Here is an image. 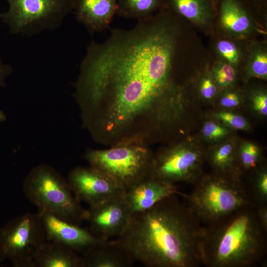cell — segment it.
Here are the masks:
<instances>
[{
    "label": "cell",
    "instance_id": "cell-1",
    "mask_svg": "<svg viewBox=\"0 0 267 267\" xmlns=\"http://www.w3.org/2000/svg\"><path fill=\"white\" fill-rule=\"evenodd\" d=\"M172 18L161 10L88 46L76 95L98 142L147 145L179 130L188 103L174 78L178 33Z\"/></svg>",
    "mask_w": 267,
    "mask_h": 267
},
{
    "label": "cell",
    "instance_id": "cell-2",
    "mask_svg": "<svg viewBox=\"0 0 267 267\" xmlns=\"http://www.w3.org/2000/svg\"><path fill=\"white\" fill-rule=\"evenodd\" d=\"M203 225L176 194L132 214L114 240L132 259L148 267L203 265Z\"/></svg>",
    "mask_w": 267,
    "mask_h": 267
},
{
    "label": "cell",
    "instance_id": "cell-3",
    "mask_svg": "<svg viewBox=\"0 0 267 267\" xmlns=\"http://www.w3.org/2000/svg\"><path fill=\"white\" fill-rule=\"evenodd\" d=\"M203 265L208 267H249L267 251V232L252 205L203 225Z\"/></svg>",
    "mask_w": 267,
    "mask_h": 267
},
{
    "label": "cell",
    "instance_id": "cell-4",
    "mask_svg": "<svg viewBox=\"0 0 267 267\" xmlns=\"http://www.w3.org/2000/svg\"><path fill=\"white\" fill-rule=\"evenodd\" d=\"M189 194L179 193L201 224L214 222L237 210L253 205L246 183L238 173L214 172L203 175Z\"/></svg>",
    "mask_w": 267,
    "mask_h": 267
},
{
    "label": "cell",
    "instance_id": "cell-5",
    "mask_svg": "<svg viewBox=\"0 0 267 267\" xmlns=\"http://www.w3.org/2000/svg\"><path fill=\"white\" fill-rule=\"evenodd\" d=\"M27 198L38 208L70 223L80 225L86 210L74 195L67 181L45 165L31 170L23 183Z\"/></svg>",
    "mask_w": 267,
    "mask_h": 267
},
{
    "label": "cell",
    "instance_id": "cell-6",
    "mask_svg": "<svg viewBox=\"0 0 267 267\" xmlns=\"http://www.w3.org/2000/svg\"><path fill=\"white\" fill-rule=\"evenodd\" d=\"M153 154L147 145L120 144L104 150H89L85 158L125 191L150 173Z\"/></svg>",
    "mask_w": 267,
    "mask_h": 267
},
{
    "label": "cell",
    "instance_id": "cell-7",
    "mask_svg": "<svg viewBox=\"0 0 267 267\" xmlns=\"http://www.w3.org/2000/svg\"><path fill=\"white\" fill-rule=\"evenodd\" d=\"M8 10L0 14L11 34L29 36L61 24L73 9V0H6Z\"/></svg>",
    "mask_w": 267,
    "mask_h": 267
},
{
    "label": "cell",
    "instance_id": "cell-8",
    "mask_svg": "<svg viewBox=\"0 0 267 267\" xmlns=\"http://www.w3.org/2000/svg\"><path fill=\"white\" fill-rule=\"evenodd\" d=\"M46 240L39 213L17 216L0 228V262L14 267H33L35 252Z\"/></svg>",
    "mask_w": 267,
    "mask_h": 267
},
{
    "label": "cell",
    "instance_id": "cell-9",
    "mask_svg": "<svg viewBox=\"0 0 267 267\" xmlns=\"http://www.w3.org/2000/svg\"><path fill=\"white\" fill-rule=\"evenodd\" d=\"M206 153L199 146L185 141L153 154L149 175L170 183H193L202 176Z\"/></svg>",
    "mask_w": 267,
    "mask_h": 267
},
{
    "label": "cell",
    "instance_id": "cell-10",
    "mask_svg": "<svg viewBox=\"0 0 267 267\" xmlns=\"http://www.w3.org/2000/svg\"><path fill=\"white\" fill-rule=\"evenodd\" d=\"M125 192L114 195L86 210L85 221L89 230L102 240L118 237L126 228L132 213Z\"/></svg>",
    "mask_w": 267,
    "mask_h": 267
},
{
    "label": "cell",
    "instance_id": "cell-11",
    "mask_svg": "<svg viewBox=\"0 0 267 267\" xmlns=\"http://www.w3.org/2000/svg\"><path fill=\"white\" fill-rule=\"evenodd\" d=\"M67 181L76 198L89 206L125 191L107 176L91 167L73 169L69 174Z\"/></svg>",
    "mask_w": 267,
    "mask_h": 267
},
{
    "label": "cell",
    "instance_id": "cell-12",
    "mask_svg": "<svg viewBox=\"0 0 267 267\" xmlns=\"http://www.w3.org/2000/svg\"><path fill=\"white\" fill-rule=\"evenodd\" d=\"M46 240L61 244L82 254L101 239L89 230L65 221L49 212L39 210Z\"/></svg>",
    "mask_w": 267,
    "mask_h": 267
},
{
    "label": "cell",
    "instance_id": "cell-13",
    "mask_svg": "<svg viewBox=\"0 0 267 267\" xmlns=\"http://www.w3.org/2000/svg\"><path fill=\"white\" fill-rule=\"evenodd\" d=\"M179 192L175 184L149 175L127 190L125 196L133 214L147 210L160 201L173 194H178Z\"/></svg>",
    "mask_w": 267,
    "mask_h": 267
},
{
    "label": "cell",
    "instance_id": "cell-14",
    "mask_svg": "<svg viewBox=\"0 0 267 267\" xmlns=\"http://www.w3.org/2000/svg\"><path fill=\"white\" fill-rule=\"evenodd\" d=\"M77 20L90 33L102 31L110 24L117 10V0H73Z\"/></svg>",
    "mask_w": 267,
    "mask_h": 267
},
{
    "label": "cell",
    "instance_id": "cell-15",
    "mask_svg": "<svg viewBox=\"0 0 267 267\" xmlns=\"http://www.w3.org/2000/svg\"><path fill=\"white\" fill-rule=\"evenodd\" d=\"M82 255L85 267H129L134 262L115 240H101Z\"/></svg>",
    "mask_w": 267,
    "mask_h": 267
},
{
    "label": "cell",
    "instance_id": "cell-16",
    "mask_svg": "<svg viewBox=\"0 0 267 267\" xmlns=\"http://www.w3.org/2000/svg\"><path fill=\"white\" fill-rule=\"evenodd\" d=\"M33 267H85L82 256L57 242L45 240L37 249Z\"/></svg>",
    "mask_w": 267,
    "mask_h": 267
},
{
    "label": "cell",
    "instance_id": "cell-17",
    "mask_svg": "<svg viewBox=\"0 0 267 267\" xmlns=\"http://www.w3.org/2000/svg\"><path fill=\"white\" fill-rule=\"evenodd\" d=\"M219 10L221 25L226 32L236 36L250 32L252 18L244 0H221Z\"/></svg>",
    "mask_w": 267,
    "mask_h": 267
},
{
    "label": "cell",
    "instance_id": "cell-18",
    "mask_svg": "<svg viewBox=\"0 0 267 267\" xmlns=\"http://www.w3.org/2000/svg\"><path fill=\"white\" fill-rule=\"evenodd\" d=\"M165 6L173 12L201 26L208 25L215 8L208 0H164Z\"/></svg>",
    "mask_w": 267,
    "mask_h": 267
},
{
    "label": "cell",
    "instance_id": "cell-19",
    "mask_svg": "<svg viewBox=\"0 0 267 267\" xmlns=\"http://www.w3.org/2000/svg\"><path fill=\"white\" fill-rule=\"evenodd\" d=\"M205 158L215 172L239 174L236 166V150L231 141L223 142L212 148L205 155Z\"/></svg>",
    "mask_w": 267,
    "mask_h": 267
},
{
    "label": "cell",
    "instance_id": "cell-20",
    "mask_svg": "<svg viewBox=\"0 0 267 267\" xmlns=\"http://www.w3.org/2000/svg\"><path fill=\"white\" fill-rule=\"evenodd\" d=\"M164 6V0H117V14L140 21L152 16L154 12Z\"/></svg>",
    "mask_w": 267,
    "mask_h": 267
},
{
    "label": "cell",
    "instance_id": "cell-21",
    "mask_svg": "<svg viewBox=\"0 0 267 267\" xmlns=\"http://www.w3.org/2000/svg\"><path fill=\"white\" fill-rule=\"evenodd\" d=\"M261 153L259 147L254 143L244 142L236 151V166L238 173H252L260 166Z\"/></svg>",
    "mask_w": 267,
    "mask_h": 267
},
{
    "label": "cell",
    "instance_id": "cell-22",
    "mask_svg": "<svg viewBox=\"0 0 267 267\" xmlns=\"http://www.w3.org/2000/svg\"><path fill=\"white\" fill-rule=\"evenodd\" d=\"M247 190L253 206L267 203V171L265 166H260L251 173Z\"/></svg>",
    "mask_w": 267,
    "mask_h": 267
},
{
    "label": "cell",
    "instance_id": "cell-23",
    "mask_svg": "<svg viewBox=\"0 0 267 267\" xmlns=\"http://www.w3.org/2000/svg\"><path fill=\"white\" fill-rule=\"evenodd\" d=\"M246 73L249 77L267 79V51L265 46L253 45L247 66Z\"/></svg>",
    "mask_w": 267,
    "mask_h": 267
},
{
    "label": "cell",
    "instance_id": "cell-24",
    "mask_svg": "<svg viewBox=\"0 0 267 267\" xmlns=\"http://www.w3.org/2000/svg\"><path fill=\"white\" fill-rule=\"evenodd\" d=\"M212 75L218 86L222 89L232 86L236 80L234 66L224 61H219L213 66Z\"/></svg>",
    "mask_w": 267,
    "mask_h": 267
},
{
    "label": "cell",
    "instance_id": "cell-25",
    "mask_svg": "<svg viewBox=\"0 0 267 267\" xmlns=\"http://www.w3.org/2000/svg\"><path fill=\"white\" fill-rule=\"evenodd\" d=\"M216 49L218 53L225 62L233 66L240 62V51L236 44L230 41L221 40L216 44Z\"/></svg>",
    "mask_w": 267,
    "mask_h": 267
},
{
    "label": "cell",
    "instance_id": "cell-26",
    "mask_svg": "<svg viewBox=\"0 0 267 267\" xmlns=\"http://www.w3.org/2000/svg\"><path fill=\"white\" fill-rule=\"evenodd\" d=\"M215 119L231 128L247 130L249 128L247 121L242 116L228 111H220L214 114Z\"/></svg>",
    "mask_w": 267,
    "mask_h": 267
},
{
    "label": "cell",
    "instance_id": "cell-27",
    "mask_svg": "<svg viewBox=\"0 0 267 267\" xmlns=\"http://www.w3.org/2000/svg\"><path fill=\"white\" fill-rule=\"evenodd\" d=\"M202 133L203 136L210 141H217L223 139L230 133L229 129L214 121H209L203 125Z\"/></svg>",
    "mask_w": 267,
    "mask_h": 267
},
{
    "label": "cell",
    "instance_id": "cell-28",
    "mask_svg": "<svg viewBox=\"0 0 267 267\" xmlns=\"http://www.w3.org/2000/svg\"><path fill=\"white\" fill-rule=\"evenodd\" d=\"M217 85L211 72H206L201 78L199 84V92L206 100L214 98L218 91Z\"/></svg>",
    "mask_w": 267,
    "mask_h": 267
},
{
    "label": "cell",
    "instance_id": "cell-29",
    "mask_svg": "<svg viewBox=\"0 0 267 267\" xmlns=\"http://www.w3.org/2000/svg\"><path fill=\"white\" fill-rule=\"evenodd\" d=\"M251 101L255 111L263 116L267 115V94L265 91H255L252 96Z\"/></svg>",
    "mask_w": 267,
    "mask_h": 267
},
{
    "label": "cell",
    "instance_id": "cell-30",
    "mask_svg": "<svg viewBox=\"0 0 267 267\" xmlns=\"http://www.w3.org/2000/svg\"><path fill=\"white\" fill-rule=\"evenodd\" d=\"M240 102V96L237 92L229 91L225 92L221 97L220 104L224 108H232L238 106Z\"/></svg>",
    "mask_w": 267,
    "mask_h": 267
},
{
    "label": "cell",
    "instance_id": "cell-31",
    "mask_svg": "<svg viewBox=\"0 0 267 267\" xmlns=\"http://www.w3.org/2000/svg\"><path fill=\"white\" fill-rule=\"evenodd\" d=\"M254 207L260 222L267 230V203L258 204Z\"/></svg>",
    "mask_w": 267,
    "mask_h": 267
},
{
    "label": "cell",
    "instance_id": "cell-32",
    "mask_svg": "<svg viewBox=\"0 0 267 267\" xmlns=\"http://www.w3.org/2000/svg\"><path fill=\"white\" fill-rule=\"evenodd\" d=\"M12 70L11 67L9 65L4 64L0 58V86L4 85V80Z\"/></svg>",
    "mask_w": 267,
    "mask_h": 267
},
{
    "label": "cell",
    "instance_id": "cell-33",
    "mask_svg": "<svg viewBox=\"0 0 267 267\" xmlns=\"http://www.w3.org/2000/svg\"><path fill=\"white\" fill-rule=\"evenodd\" d=\"M210 3L212 4V5L214 6V7L215 8L216 5L218 3H220V1L221 0H208Z\"/></svg>",
    "mask_w": 267,
    "mask_h": 267
},
{
    "label": "cell",
    "instance_id": "cell-34",
    "mask_svg": "<svg viewBox=\"0 0 267 267\" xmlns=\"http://www.w3.org/2000/svg\"><path fill=\"white\" fill-rule=\"evenodd\" d=\"M6 119V117L4 114L0 110V122L4 121Z\"/></svg>",
    "mask_w": 267,
    "mask_h": 267
},
{
    "label": "cell",
    "instance_id": "cell-35",
    "mask_svg": "<svg viewBox=\"0 0 267 267\" xmlns=\"http://www.w3.org/2000/svg\"><path fill=\"white\" fill-rule=\"evenodd\" d=\"M252 2L255 3H262L265 1L266 0H250Z\"/></svg>",
    "mask_w": 267,
    "mask_h": 267
},
{
    "label": "cell",
    "instance_id": "cell-36",
    "mask_svg": "<svg viewBox=\"0 0 267 267\" xmlns=\"http://www.w3.org/2000/svg\"></svg>",
    "mask_w": 267,
    "mask_h": 267
}]
</instances>
